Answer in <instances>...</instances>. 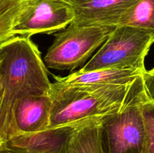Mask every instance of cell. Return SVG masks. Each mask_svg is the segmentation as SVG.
<instances>
[{
    "mask_svg": "<svg viewBox=\"0 0 154 153\" xmlns=\"http://www.w3.org/2000/svg\"><path fill=\"white\" fill-rule=\"evenodd\" d=\"M75 20L73 9L60 0H29L13 29L14 36L31 37L64 29Z\"/></svg>",
    "mask_w": 154,
    "mask_h": 153,
    "instance_id": "obj_6",
    "label": "cell"
},
{
    "mask_svg": "<svg viewBox=\"0 0 154 153\" xmlns=\"http://www.w3.org/2000/svg\"><path fill=\"white\" fill-rule=\"evenodd\" d=\"M0 153H36L30 152L25 148H20V147L14 146L8 143H5L0 148Z\"/></svg>",
    "mask_w": 154,
    "mask_h": 153,
    "instance_id": "obj_16",
    "label": "cell"
},
{
    "mask_svg": "<svg viewBox=\"0 0 154 153\" xmlns=\"http://www.w3.org/2000/svg\"><path fill=\"white\" fill-rule=\"evenodd\" d=\"M29 0H0V44L14 37L13 29Z\"/></svg>",
    "mask_w": 154,
    "mask_h": 153,
    "instance_id": "obj_13",
    "label": "cell"
},
{
    "mask_svg": "<svg viewBox=\"0 0 154 153\" xmlns=\"http://www.w3.org/2000/svg\"><path fill=\"white\" fill-rule=\"evenodd\" d=\"M143 84L146 97L149 101L154 103V68L144 72L142 75Z\"/></svg>",
    "mask_w": 154,
    "mask_h": 153,
    "instance_id": "obj_15",
    "label": "cell"
},
{
    "mask_svg": "<svg viewBox=\"0 0 154 153\" xmlns=\"http://www.w3.org/2000/svg\"><path fill=\"white\" fill-rule=\"evenodd\" d=\"M75 12L72 23L84 26L115 27L138 0H60Z\"/></svg>",
    "mask_w": 154,
    "mask_h": 153,
    "instance_id": "obj_7",
    "label": "cell"
},
{
    "mask_svg": "<svg viewBox=\"0 0 154 153\" xmlns=\"http://www.w3.org/2000/svg\"><path fill=\"white\" fill-rule=\"evenodd\" d=\"M153 43L154 35L149 32L129 26H117L81 70L121 68L145 70L144 60Z\"/></svg>",
    "mask_w": 154,
    "mask_h": 153,
    "instance_id": "obj_3",
    "label": "cell"
},
{
    "mask_svg": "<svg viewBox=\"0 0 154 153\" xmlns=\"http://www.w3.org/2000/svg\"><path fill=\"white\" fill-rule=\"evenodd\" d=\"M52 82L37 46L29 37L14 36L0 44V136L9 139L12 110L17 99L51 94Z\"/></svg>",
    "mask_w": 154,
    "mask_h": 153,
    "instance_id": "obj_1",
    "label": "cell"
},
{
    "mask_svg": "<svg viewBox=\"0 0 154 153\" xmlns=\"http://www.w3.org/2000/svg\"><path fill=\"white\" fill-rule=\"evenodd\" d=\"M0 104H1V94H0ZM3 145H4V143H3L2 140L1 136H0V148H1Z\"/></svg>",
    "mask_w": 154,
    "mask_h": 153,
    "instance_id": "obj_17",
    "label": "cell"
},
{
    "mask_svg": "<svg viewBox=\"0 0 154 153\" xmlns=\"http://www.w3.org/2000/svg\"><path fill=\"white\" fill-rule=\"evenodd\" d=\"M99 120L100 118L88 120L72 128L63 153H105Z\"/></svg>",
    "mask_w": 154,
    "mask_h": 153,
    "instance_id": "obj_11",
    "label": "cell"
},
{
    "mask_svg": "<svg viewBox=\"0 0 154 153\" xmlns=\"http://www.w3.org/2000/svg\"><path fill=\"white\" fill-rule=\"evenodd\" d=\"M118 26H129L154 35V0H138L123 16Z\"/></svg>",
    "mask_w": 154,
    "mask_h": 153,
    "instance_id": "obj_12",
    "label": "cell"
},
{
    "mask_svg": "<svg viewBox=\"0 0 154 153\" xmlns=\"http://www.w3.org/2000/svg\"><path fill=\"white\" fill-rule=\"evenodd\" d=\"M114 27L84 26L71 23L55 34L44 63L49 68L73 70L102 46Z\"/></svg>",
    "mask_w": 154,
    "mask_h": 153,
    "instance_id": "obj_4",
    "label": "cell"
},
{
    "mask_svg": "<svg viewBox=\"0 0 154 153\" xmlns=\"http://www.w3.org/2000/svg\"><path fill=\"white\" fill-rule=\"evenodd\" d=\"M51 107V94L28 95L17 99L12 110L8 140L19 135L34 134L48 130Z\"/></svg>",
    "mask_w": 154,
    "mask_h": 153,
    "instance_id": "obj_8",
    "label": "cell"
},
{
    "mask_svg": "<svg viewBox=\"0 0 154 153\" xmlns=\"http://www.w3.org/2000/svg\"><path fill=\"white\" fill-rule=\"evenodd\" d=\"M72 128H59L34 134L19 135L5 143L36 153H63L68 136Z\"/></svg>",
    "mask_w": 154,
    "mask_h": 153,
    "instance_id": "obj_10",
    "label": "cell"
},
{
    "mask_svg": "<svg viewBox=\"0 0 154 153\" xmlns=\"http://www.w3.org/2000/svg\"><path fill=\"white\" fill-rule=\"evenodd\" d=\"M52 107L48 130L75 127L81 123L120 112L147 100L142 76L121 86H70L52 83Z\"/></svg>",
    "mask_w": 154,
    "mask_h": 153,
    "instance_id": "obj_2",
    "label": "cell"
},
{
    "mask_svg": "<svg viewBox=\"0 0 154 153\" xmlns=\"http://www.w3.org/2000/svg\"><path fill=\"white\" fill-rule=\"evenodd\" d=\"M144 101L132 104L120 112L100 118L101 139L105 153L143 152L145 129L141 104Z\"/></svg>",
    "mask_w": 154,
    "mask_h": 153,
    "instance_id": "obj_5",
    "label": "cell"
},
{
    "mask_svg": "<svg viewBox=\"0 0 154 153\" xmlns=\"http://www.w3.org/2000/svg\"><path fill=\"white\" fill-rule=\"evenodd\" d=\"M145 70L121 68H104L88 71L79 70L64 77L55 76L54 79L56 84L63 86H121L134 82L142 76Z\"/></svg>",
    "mask_w": 154,
    "mask_h": 153,
    "instance_id": "obj_9",
    "label": "cell"
},
{
    "mask_svg": "<svg viewBox=\"0 0 154 153\" xmlns=\"http://www.w3.org/2000/svg\"><path fill=\"white\" fill-rule=\"evenodd\" d=\"M145 129L144 149L142 153H154V103L148 100L141 104Z\"/></svg>",
    "mask_w": 154,
    "mask_h": 153,
    "instance_id": "obj_14",
    "label": "cell"
}]
</instances>
